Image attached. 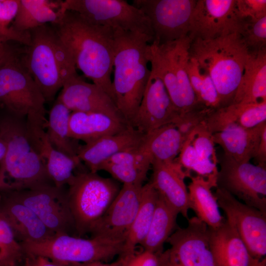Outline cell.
<instances>
[{
  "instance_id": "cell-1",
  "label": "cell",
  "mask_w": 266,
  "mask_h": 266,
  "mask_svg": "<svg viewBox=\"0 0 266 266\" xmlns=\"http://www.w3.org/2000/svg\"><path fill=\"white\" fill-rule=\"evenodd\" d=\"M51 25L72 56L76 67L114 101L111 79L114 29L91 23L78 13L69 10L61 12L58 21Z\"/></svg>"
},
{
  "instance_id": "cell-2",
  "label": "cell",
  "mask_w": 266,
  "mask_h": 266,
  "mask_svg": "<svg viewBox=\"0 0 266 266\" xmlns=\"http://www.w3.org/2000/svg\"><path fill=\"white\" fill-rule=\"evenodd\" d=\"M114 102L130 126L140 103L151 74L147 49L153 39L144 34L114 29Z\"/></svg>"
},
{
  "instance_id": "cell-3",
  "label": "cell",
  "mask_w": 266,
  "mask_h": 266,
  "mask_svg": "<svg viewBox=\"0 0 266 266\" xmlns=\"http://www.w3.org/2000/svg\"><path fill=\"white\" fill-rule=\"evenodd\" d=\"M0 138L6 151L0 162V191L54 185L45 164L28 137L26 117L9 112L0 117Z\"/></svg>"
},
{
  "instance_id": "cell-4",
  "label": "cell",
  "mask_w": 266,
  "mask_h": 266,
  "mask_svg": "<svg viewBox=\"0 0 266 266\" xmlns=\"http://www.w3.org/2000/svg\"><path fill=\"white\" fill-rule=\"evenodd\" d=\"M249 53L238 31L212 39L192 40L190 55L212 78L221 107L233 103Z\"/></svg>"
},
{
  "instance_id": "cell-5",
  "label": "cell",
  "mask_w": 266,
  "mask_h": 266,
  "mask_svg": "<svg viewBox=\"0 0 266 266\" xmlns=\"http://www.w3.org/2000/svg\"><path fill=\"white\" fill-rule=\"evenodd\" d=\"M192 40L188 35L162 44L153 42L147 49L151 70L163 81L179 115L204 107L197 100L187 71Z\"/></svg>"
},
{
  "instance_id": "cell-6",
  "label": "cell",
  "mask_w": 266,
  "mask_h": 266,
  "mask_svg": "<svg viewBox=\"0 0 266 266\" xmlns=\"http://www.w3.org/2000/svg\"><path fill=\"white\" fill-rule=\"evenodd\" d=\"M67 198L79 236L90 233L119 193L116 180L96 173H75L67 184Z\"/></svg>"
},
{
  "instance_id": "cell-7",
  "label": "cell",
  "mask_w": 266,
  "mask_h": 266,
  "mask_svg": "<svg viewBox=\"0 0 266 266\" xmlns=\"http://www.w3.org/2000/svg\"><path fill=\"white\" fill-rule=\"evenodd\" d=\"M125 239L102 236L86 239L56 234L44 241L20 243L25 254L40 256L58 263L107 262L123 252Z\"/></svg>"
},
{
  "instance_id": "cell-8",
  "label": "cell",
  "mask_w": 266,
  "mask_h": 266,
  "mask_svg": "<svg viewBox=\"0 0 266 266\" xmlns=\"http://www.w3.org/2000/svg\"><path fill=\"white\" fill-rule=\"evenodd\" d=\"M63 11H74L95 24L146 35L154 40L150 21L139 9L123 0H66Z\"/></svg>"
},
{
  "instance_id": "cell-9",
  "label": "cell",
  "mask_w": 266,
  "mask_h": 266,
  "mask_svg": "<svg viewBox=\"0 0 266 266\" xmlns=\"http://www.w3.org/2000/svg\"><path fill=\"white\" fill-rule=\"evenodd\" d=\"M46 101L18 56L0 66V103L8 112L46 120Z\"/></svg>"
},
{
  "instance_id": "cell-10",
  "label": "cell",
  "mask_w": 266,
  "mask_h": 266,
  "mask_svg": "<svg viewBox=\"0 0 266 266\" xmlns=\"http://www.w3.org/2000/svg\"><path fill=\"white\" fill-rule=\"evenodd\" d=\"M29 32L31 42L21 62L45 101H50L63 86L56 55L57 34L47 24Z\"/></svg>"
},
{
  "instance_id": "cell-11",
  "label": "cell",
  "mask_w": 266,
  "mask_h": 266,
  "mask_svg": "<svg viewBox=\"0 0 266 266\" xmlns=\"http://www.w3.org/2000/svg\"><path fill=\"white\" fill-rule=\"evenodd\" d=\"M220 166L217 187L266 213V167L236 162L224 154Z\"/></svg>"
},
{
  "instance_id": "cell-12",
  "label": "cell",
  "mask_w": 266,
  "mask_h": 266,
  "mask_svg": "<svg viewBox=\"0 0 266 266\" xmlns=\"http://www.w3.org/2000/svg\"><path fill=\"white\" fill-rule=\"evenodd\" d=\"M214 194L226 220L233 227L256 259L266 258V213L237 200L225 190L216 187Z\"/></svg>"
},
{
  "instance_id": "cell-13",
  "label": "cell",
  "mask_w": 266,
  "mask_h": 266,
  "mask_svg": "<svg viewBox=\"0 0 266 266\" xmlns=\"http://www.w3.org/2000/svg\"><path fill=\"white\" fill-rule=\"evenodd\" d=\"M196 2L197 0H133L132 4L149 19L154 33L153 42L162 44L189 35Z\"/></svg>"
},
{
  "instance_id": "cell-14",
  "label": "cell",
  "mask_w": 266,
  "mask_h": 266,
  "mask_svg": "<svg viewBox=\"0 0 266 266\" xmlns=\"http://www.w3.org/2000/svg\"><path fill=\"white\" fill-rule=\"evenodd\" d=\"M8 191L17 200L33 210L56 234L71 235V232H76L67 190L64 187L50 185L32 189Z\"/></svg>"
},
{
  "instance_id": "cell-15",
  "label": "cell",
  "mask_w": 266,
  "mask_h": 266,
  "mask_svg": "<svg viewBox=\"0 0 266 266\" xmlns=\"http://www.w3.org/2000/svg\"><path fill=\"white\" fill-rule=\"evenodd\" d=\"M169 258L180 266H218L210 242V228L196 216L185 228H177L167 239Z\"/></svg>"
},
{
  "instance_id": "cell-16",
  "label": "cell",
  "mask_w": 266,
  "mask_h": 266,
  "mask_svg": "<svg viewBox=\"0 0 266 266\" xmlns=\"http://www.w3.org/2000/svg\"><path fill=\"white\" fill-rule=\"evenodd\" d=\"M239 21L236 0H198L191 16L189 36L192 40L212 39L238 31Z\"/></svg>"
},
{
  "instance_id": "cell-17",
  "label": "cell",
  "mask_w": 266,
  "mask_h": 266,
  "mask_svg": "<svg viewBox=\"0 0 266 266\" xmlns=\"http://www.w3.org/2000/svg\"><path fill=\"white\" fill-rule=\"evenodd\" d=\"M179 115L162 80L151 70L140 103L130 126L144 134L168 124H174Z\"/></svg>"
},
{
  "instance_id": "cell-18",
  "label": "cell",
  "mask_w": 266,
  "mask_h": 266,
  "mask_svg": "<svg viewBox=\"0 0 266 266\" xmlns=\"http://www.w3.org/2000/svg\"><path fill=\"white\" fill-rule=\"evenodd\" d=\"M143 185L123 184L92 229V236L125 240L140 205Z\"/></svg>"
},
{
  "instance_id": "cell-19",
  "label": "cell",
  "mask_w": 266,
  "mask_h": 266,
  "mask_svg": "<svg viewBox=\"0 0 266 266\" xmlns=\"http://www.w3.org/2000/svg\"><path fill=\"white\" fill-rule=\"evenodd\" d=\"M46 121L27 118V131L33 148L45 163L47 173L59 188L67 185L81 164L78 157H70L56 150L50 142L44 130Z\"/></svg>"
},
{
  "instance_id": "cell-20",
  "label": "cell",
  "mask_w": 266,
  "mask_h": 266,
  "mask_svg": "<svg viewBox=\"0 0 266 266\" xmlns=\"http://www.w3.org/2000/svg\"><path fill=\"white\" fill-rule=\"evenodd\" d=\"M62 89L58 98L71 112L102 113L126 123L111 97L79 75L67 80Z\"/></svg>"
},
{
  "instance_id": "cell-21",
  "label": "cell",
  "mask_w": 266,
  "mask_h": 266,
  "mask_svg": "<svg viewBox=\"0 0 266 266\" xmlns=\"http://www.w3.org/2000/svg\"><path fill=\"white\" fill-rule=\"evenodd\" d=\"M0 213L20 243L40 242L56 235L33 210L14 198L9 191H0Z\"/></svg>"
},
{
  "instance_id": "cell-22",
  "label": "cell",
  "mask_w": 266,
  "mask_h": 266,
  "mask_svg": "<svg viewBox=\"0 0 266 266\" xmlns=\"http://www.w3.org/2000/svg\"><path fill=\"white\" fill-rule=\"evenodd\" d=\"M145 135L128 126L115 134L103 136L89 143L80 145L77 156L88 166L90 171L96 173L101 164L114 155L139 147Z\"/></svg>"
},
{
  "instance_id": "cell-23",
  "label": "cell",
  "mask_w": 266,
  "mask_h": 266,
  "mask_svg": "<svg viewBox=\"0 0 266 266\" xmlns=\"http://www.w3.org/2000/svg\"><path fill=\"white\" fill-rule=\"evenodd\" d=\"M149 181L158 193L187 220L190 209L189 193L184 179L188 175L175 161L166 163L153 161Z\"/></svg>"
},
{
  "instance_id": "cell-24",
  "label": "cell",
  "mask_w": 266,
  "mask_h": 266,
  "mask_svg": "<svg viewBox=\"0 0 266 266\" xmlns=\"http://www.w3.org/2000/svg\"><path fill=\"white\" fill-rule=\"evenodd\" d=\"M211 249L218 266H266V258H253L233 227L226 220L210 228Z\"/></svg>"
},
{
  "instance_id": "cell-25",
  "label": "cell",
  "mask_w": 266,
  "mask_h": 266,
  "mask_svg": "<svg viewBox=\"0 0 266 266\" xmlns=\"http://www.w3.org/2000/svg\"><path fill=\"white\" fill-rule=\"evenodd\" d=\"M266 122L251 129L233 124L212 134L215 144L219 145L224 155L238 162H248L254 158Z\"/></svg>"
},
{
  "instance_id": "cell-26",
  "label": "cell",
  "mask_w": 266,
  "mask_h": 266,
  "mask_svg": "<svg viewBox=\"0 0 266 266\" xmlns=\"http://www.w3.org/2000/svg\"><path fill=\"white\" fill-rule=\"evenodd\" d=\"M128 125L108 115L99 113L71 112L69 121V136L85 144L118 133Z\"/></svg>"
},
{
  "instance_id": "cell-27",
  "label": "cell",
  "mask_w": 266,
  "mask_h": 266,
  "mask_svg": "<svg viewBox=\"0 0 266 266\" xmlns=\"http://www.w3.org/2000/svg\"><path fill=\"white\" fill-rule=\"evenodd\" d=\"M266 100V50L250 52L233 103Z\"/></svg>"
},
{
  "instance_id": "cell-28",
  "label": "cell",
  "mask_w": 266,
  "mask_h": 266,
  "mask_svg": "<svg viewBox=\"0 0 266 266\" xmlns=\"http://www.w3.org/2000/svg\"><path fill=\"white\" fill-rule=\"evenodd\" d=\"M187 189L189 207L196 217L209 228H217L226 221L221 214L216 198L211 191L210 184L198 175L191 176Z\"/></svg>"
},
{
  "instance_id": "cell-29",
  "label": "cell",
  "mask_w": 266,
  "mask_h": 266,
  "mask_svg": "<svg viewBox=\"0 0 266 266\" xmlns=\"http://www.w3.org/2000/svg\"><path fill=\"white\" fill-rule=\"evenodd\" d=\"M185 141L176 127L168 124L146 134L140 147L152 162L169 163L175 161Z\"/></svg>"
},
{
  "instance_id": "cell-30",
  "label": "cell",
  "mask_w": 266,
  "mask_h": 266,
  "mask_svg": "<svg viewBox=\"0 0 266 266\" xmlns=\"http://www.w3.org/2000/svg\"><path fill=\"white\" fill-rule=\"evenodd\" d=\"M179 213L159 194L153 218L147 235L141 243L143 250L163 252L164 244L174 232Z\"/></svg>"
},
{
  "instance_id": "cell-31",
  "label": "cell",
  "mask_w": 266,
  "mask_h": 266,
  "mask_svg": "<svg viewBox=\"0 0 266 266\" xmlns=\"http://www.w3.org/2000/svg\"><path fill=\"white\" fill-rule=\"evenodd\" d=\"M71 111L58 98L49 112L46 126V133L52 146L59 152L70 157H77L80 145L69 135Z\"/></svg>"
},
{
  "instance_id": "cell-32",
  "label": "cell",
  "mask_w": 266,
  "mask_h": 266,
  "mask_svg": "<svg viewBox=\"0 0 266 266\" xmlns=\"http://www.w3.org/2000/svg\"><path fill=\"white\" fill-rule=\"evenodd\" d=\"M158 198V193L149 182L142 188L140 205L126 238L123 253L128 255L135 251L148 233ZM120 256V255H119Z\"/></svg>"
},
{
  "instance_id": "cell-33",
  "label": "cell",
  "mask_w": 266,
  "mask_h": 266,
  "mask_svg": "<svg viewBox=\"0 0 266 266\" xmlns=\"http://www.w3.org/2000/svg\"><path fill=\"white\" fill-rule=\"evenodd\" d=\"M192 143L196 151L197 161L193 170L196 175L207 180L212 188L217 186L219 169L212 133L205 128L204 123L191 133Z\"/></svg>"
},
{
  "instance_id": "cell-34",
  "label": "cell",
  "mask_w": 266,
  "mask_h": 266,
  "mask_svg": "<svg viewBox=\"0 0 266 266\" xmlns=\"http://www.w3.org/2000/svg\"><path fill=\"white\" fill-rule=\"evenodd\" d=\"M61 12L55 11L45 0H19L16 16L11 25L14 31L24 33L59 20Z\"/></svg>"
},
{
  "instance_id": "cell-35",
  "label": "cell",
  "mask_w": 266,
  "mask_h": 266,
  "mask_svg": "<svg viewBox=\"0 0 266 266\" xmlns=\"http://www.w3.org/2000/svg\"><path fill=\"white\" fill-rule=\"evenodd\" d=\"M187 71L199 103L212 109L221 107L218 94L212 78L197 60L190 55L187 63Z\"/></svg>"
},
{
  "instance_id": "cell-36",
  "label": "cell",
  "mask_w": 266,
  "mask_h": 266,
  "mask_svg": "<svg viewBox=\"0 0 266 266\" xmlns=\"http://www.w3.org/2000/svg\"><path fill=\"white\" fill-rule=\"evenodd\" d=\"M19 0H0V42L15 41L26 46L31 42L30 32L18 33L9 26L14 21L19 7Z\"/></svg>"
},
{
  "instance_id": "cell-37",
  "label": "cell",
  "mask_w": 266,
  "mask_h": 266,
  "mask_svg": "<svg viewBox=\"0 0 266 266\" xmlns=\"http://www.w3.org/2000/svg\"><path fill=\"white\" fill-rule=\"evenodd\" d=\"M24 257L21 243L0 213V266L18 265Z\"/></svg>"
},
{
  "instance_id": "cell-38",
  "label": "cell",
  "mask_w": 266,
  "mask_h": 266,
  "mask_svg": "<svg viewBox=\"0 0 266 266\" xmlns=\"http://www.w3.org/2000/svg\"><path fill=\"white\" fill-rule=\"evenodd\" d=\"M238 32L250 52L266 49V16L255 20L240 19Z\"/></svg>"
},
{
  "instance_id": "cell-39",
  "label": "cell",
  "mask_w": 266,
  "mask_h": 266,
  "mask_svg": "<svg viewBox=\"0 0 266 266\" xmlns=\"http://www.w3.org/2000/svg\"><path fill=\"white\" fill-rule=\"evenodd\" d=\"M233 104L236 124L251 129L266 122V100Z\"/></svg>"
},
{
  "instance_id": "cell-40",
  "label": "cell",
  "mask_w": 266,
  "mask_h": 266,
  "mask_svg": "<svg viewBox=\"0 0 266 266\" xmlns=\"http://www.w3.org/2000/svg\"><path fill=\"white\" fill-rule=\"evenodd\" d=\"M99 170L107 172L113 179L123 184L143 185L149 170L132 166L104 162L100 166Z\"/></svg>"
},
{
  "instance_id": "cell-41",
  "label": "cell",
  "mask_w": 266,
  "mask_h": 266,
  "mask_svg": "<svg viewBox=\"0 0 266 266\" xmlns=\"http://www.w3.org/2000/svg\"><path fill=\"white\" fill-rule=\"evenodd\" d=\"M213 110L201 107L191 110L179 115L174 125L186 140L194 130L204 123Z\"/></svg>"
},
{
  "instance_id": "cell-42",
  "label": "cell",
  "mask_w": 266,
  "mask_h": 266,
  "mask_svg": "<svg viewBox=\"0 0 266 266\" xmlns=\"http://www.w3.org/2000/svg\"><path fill=\"white\" fill-rule=\"evenodd\" d=\"M104 162L132 166L149 170L151 167L152 161L139 147L118 153Z\"/></svg>"
},
{
  "instance_id": "cell-43",
  "label": "cell",
  "mask_w": 266,
  "mask_h": 266,
  "mask_svg": "<svg viewBox=\"0 0 266 266\" xmlns=\"http://www.w3.org/2000/svg\"><path fill=\"white\" fill-rule=\"evenodd\" d=\"M162 253V252H161ZM161 253H153L143 250L130 254L120 255L117 260L111 263L112 266H161Z\"/></svg>"
},
{
  "instance_id": "cell-44",
  "label": "cell",
  "mask_w": 266,
  "mask_h": 266,
  "mask_svg": "<svg viewBox=\"0 0 266 266\" xmlns=\"http://www.w3.org/2000/svg\"><path fill=\"white\" fill-rule=\"evenodd\" d=\"M236 8L240 19L255 20L266 16V0H236Z\"/></svg>"
},
{
  "instance_id": "cell-45",
  "label": "cell",
  "mask_w": 266,
  "mask_h": 266,
  "mask_svg": "<svg viewBox=\"0 0 266 266\" xmlns=\"http://www.w3.org/2000/svg\"><path fill=\"white\" fill-rule=\"evenodd\" d=\"M191 133L185 140L181 150L175 160L186 172L188 177H190L191 171L197 163V156L196 151L192 143Z\"/></svg>"
},
{
  "instance_id": "cell-46",
  "label": "cell",
  "mask_w": 266,
  "mask_h": 266,
  "mask_svg": "<svg viewBox=\"0 0 266 266\" xmlns=\"http://www.w3.org/2000/svg\"><path fill=\"white\" fill-rule=\"evenodd\" d=\"M23 260V266H63L60 263L40 256L25 254Z\"/></svg>"
},
{
  "instance_id": "cell-47",
  "label": "cell",
  "mask_w": 266,
  "mask_h": 266,
  "mask_svg": "<svg viewBox=\"0 0 266 266\" xmlns=\"http://www.w3.org/2000/svg\"><path fill=\"white\" fill-rule=\"evenodd\" d=\"M254 159L257 165L266 167V127L263 131L260 142Z\"/></svg>"
},
{
  "instance_id": "cell-48",
  "label": "cell",
  "mask_w": 266,
  "mask_h": 266,
  "mask_svg": "<svg viewBox=\"0 0 266 266\" xmlns=\"http://www.w3.org/2000/svg\"><path fill=\"white\" fill-rule=\"evenodd\" d=\"M17 54L6 43L0 42V66L16 57Z\"/></svg>"
},
{
  "instance_id": "cell-49",
  "label": "cell",
  "mask_w": 266,
  "mask_h": 266,
  "mask_svg": "<svg viewBox=\"0 0 266 266\" xmlns=\"http://www.w3.org/2000/svg\"><path fill=\"white\" fill-rule=\"evenodd\" d=\"M58 263V262H57ZM63 266H112L111 264H105L102 262L96 261L88 263H58Z\"/></svg>"
},
{
  "instance_id": "cell-50",
  "label": "cell",
  "mask_w": 266,
  "mask_h": 266,
  "mask_svg": "<svg viewBox=\"0 0 266 266\" xmlns=\"http://www.w3.org/2000/svg\"><path fill=\"white\" fill-rule=\"evenodd\" d=\"M160 259L161 266H180L169 258L167 250L160 254Z\"/></svg>"
},
{
  "instance_id": "cell-51",
  "label": "cell",
  "mask_w": 266,
  "mask_h": 266,
  "mask_svg": "<svg viewBox=\"0 0 266 266\" xmlns=\"http://www.w3.org/2000/svg\"><path fill=\"white\" fill-rule=\"evenodd\" d=\"M6 151V145L3 140L0 138V162L4 158Z\"/></svg>"
},
{
  "instance_id": "cell-52",
  "label": "cell",
  "mask_w": 266,
  "mask_h": 266,
  "mask_svg": "<svg viewBox=\"0 0 266 266\" xmlns=\"http://www.w3.org/2000/svg\"><path fill=\"white\" fill-rule=\"evenodd\" d=\"M11 266H19V265H15Z\"/></svg>"
},
{
  "instance_id": "cell-53",
  "label": "cell",
  "mask_w": 266,
  "mask_h": 266,
  "mask_svg": "<svg viewBox=\"0 0 266 266\" xmlns=\"http://www.w3.org/2000/svg\"></svg>"
}]
</instances>
